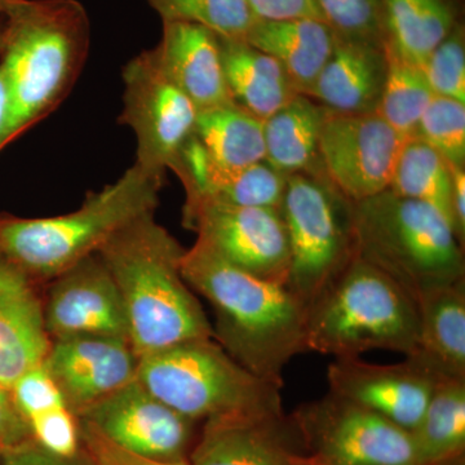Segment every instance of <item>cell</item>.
I'll use <instances>...</instances> for the list:
<instances>
[{
    "mask_svg": "<svg viewBox=\"0 0 465 465\" xmlns=\"http://www.w3.org/2000/svg\"><path fill=\"white\" fill-rule=\"evenodd\" d=\"M460 0H381L382 45L423 65L461 23Z\"/></svg>",
    "mask_w": 465,
    "mask_h": 465,
    "instance_id": "26",
    "label": "cell"
},
{
    "mask_svg": "<svg viewBox=\"0 0 465 465\" xmlns=\"http://www.w3.org/2000/svg\"><path fill=\"white\" fill-rule=\"evenodd\" d=\"M305 448L292 415L255 412L208 419L191 465H304Z\"/></svg>",
    "mask_w": 465,
    "mask_h": 465,
    "instance_id": "16",
    "label": "cell"
},
{
    "mask_svg": "<svg viewBox=\"0 0 465 465\" xmlns=\"http://www.w3.org/2000/svg\"><path fill=\"white\" fill-rule=\"evenodd\" d=\"M436 96L465 104V27L459 23L421 65Z\"/></svg>",
    "mask_w": 465,
    "mask_h": 465,
    "instance_id": "33",
    "label": "cell"
},
{
    "mask_svg": "<svg viewBox=\"0 0 465 465\" xmlns=\"http://www.w3.org/2000/svg\"><path fill=\"white\" fill-rule=\"evenodd\" d=\"M171 170L182 180L186 200L281 208L286 191V174L265 161L242 168L217 166L194 136L186 143Z\"/></svg>",
    "mask_w": 465,
    "mask_h": 465,
    "instance_id": "19",
    "label": "cell"
},
{
    "mask_svg": "<svg viewBox=\"0 0 465 465\" xmlns=\"http://www.w3.org/2000/svg\"><path fill=\"white\" fill-rule=\"evenodd\" d=\"M384 52L387 75L376 113L397 133L411 139L434 94L420 66L388 45H384Z\"/></svg>",
    "mask_w": 465,
    "mask_h": 465,
    "instance_id": "30",
    "label": "cell"
},
{
    "mask_svg": "<svg viewBox=\"0 0 465 465\" xmlns=\"http://www.w3.org/2000/svg\"><path fill=\"white\" fill-rule=\"evenodd\" d=\"M183 280L210 302L215 341L244 369L283 387L284 367L307 349V309L282 283L262 280L203 242L185 250Z\"/></svg>",
    "mask_w": 465,
    "mask_h": 465,
    "instance_id": "1",
    "label": "cell"
},
{
    "mask_svg": "<svg viewBox=\"0 0 465 465\" xmlns=\"http://www.w3.org/2000/svg\"><path fill=\"white\" fill-rule=\"evenodd\" d=\"M163 23L204 27L223 41H246L256 18L247 0H148Z\"/></svg>",
    "mask_w": 465,
    "mask_h": 465,
    "instance_id": "31",
    "label": "cell"
},
{
    "mask_svg": "<svg viewBox=\"0 0 465 465\" xmlns=\"http://www.w3.org/2000/svg\"><path fill=\"white\" fill-rule=\"evenodd\" d=\"M406 137L378 113H327L320 142L321 167L336 191L351 203L390 189Z\"/></svg>",
    "mask_w": 465,
    "mask_h": 465,
    "instance_id": "12",
    "label": "cell"
},
{
    "mask_svg": "<svg viewBox=\"0 0 465 465\" xmlns=\"http://www.w3.org/2000/svg\"><path fill=\"white\" fill-rule=\"evenodd\" d=\"M388 191L433 207L457 235L451 166L418 137L407 140L403 146Z\"/></svg>",
    "mask_w": 465,
    "mask_h": 465,
    "instance_id": "29",
    "label": "cell"
},
{
    "mask_svg": "<svg viewBox=\"0 0 465 465\" xmlns=\"http://www.w3.org/2000/svg\"><path fill=\"white\" fill-rule=\"evenodd\" d=\"M33 440L43 449L63 458H74L79 454L81 433L78 418L69 407L51 410L27 421Z\"/></svg>",
    "mask_w": 465,
    "mask_h": 465,
    "instance_id": "35",
    "label": "cell"
},
{
    "mask_svg": "<svg viewBox=\"0 0 465 465\" xmlns=\"http://www.w3.org/2000/svg\"><path fill=\"white\" fill-rule=\"evenodd\" d=\"M88 50L90 20L78 0H20L5 14L0 63L8 115L0 152L65 101Z\"/></svg>",
    "mask_w": 465,
    "mask_h": 465,
    "instance_id": "2",
    "label": "cell"
},
{
    "mask_svg": "<svg viewBox=\"0 0 465 465\" xmlns=\"http://www.w3.org/2000/svg\"><path fill=\"white\" fill-rule=\"evenodd\" d=\"M183 225L231 264L286 286L290 249L281 208L186 200Z\"/></svg>",
    "mask_w": 465,
    "mask_h": 465,
    "instance_id": "11",
    "label": "cell"
},
{
    "mask_svg": "<svg viewBox=\"0 0 465 465\" xmlns=\"http://www.w3.org/2000/svg\"><path fill=\"white\" fill-rule=\"evenodd\" d=\"M33 281L0 253V387L43 365L51 348L43 298Z\"/></svg>",
    "mask_w": 465,
    "mask_h": 465,
    "instance_id": "18",
    "label": "cell"
},
{
    "mask_svg": "<svg viewBox=\"0 0 465 465\" xmlns=\"http://www.w3.org/2000/svg\"><path fill=\"white\" fill-rule=\"evenodd\" d=\"M139 358L130 341L79 336L52 341L43 366L70 411L79 418L137 378Z\"/></svg>",
    "mask_w": 465,
    "mask_h": 465,
    "instance_id": "17",
    "label": "cell"
},
{
    "mask_svg": "<svg viewBox=\"0 0 465 465\" xmlns=\"http://www.w3.org/2000/svg\"><path fill=\"white\" fill-rule=\"evenodd\" d=\"M0 465H96L85 454L74 458H63L52 454L32 440L16 448L0 452Z\"/></svg>",
    "mask_w": 465,
    "mask_h": 465,
    "instance_id": "40",
    "label": "cell"
},
{
    "mask_svg": "<svg viewBox=\"0 0 465 465\" xmlns=\"http://www.w3.org/2000/svg\"><path fill=\"white\" fill-rule=\"evenodd\" d=\"M78 419L119 448L157 459L185 458L195 423L155 399L137 378Z\"/></svg>",
    "mask_w": 465,
    "mask_h": 465,
    "instance_id": "15",
    "label": "cell"
},
{
    "mask_svg": "<svg viewBox=\"0 0 465 465\" xmlns=\"http://www.w3.org/2000/svg\"><path fill=\"white\" fill-rule=\"evenodd\" d=\"M452 203H454L457 237L464 247L465 240V170L464 167H451Z\"/></svg>",
    "mask_w": 465,
    "mask_h": 465,
    "instance_id": "41",
    "label": "cell"
},
{
    "mask_svg": "<svg viewBox=\"0 0 465 465\" xmlns=\"http://www.w3.org/2000/svg\"><path fill=\"white\" fill-rule=\"evenodd\" d=\"M256 20H323L318 0H247Z\"/></svg>",
    "mask_w": 465,
    "mask_h": 465,
    "instance_id": "38",
    "label": "cell"
},
{
    "mask_svg": "<svg viewBox=\"0 0 465 465\" xmlns=\"http://www.w3.org/2000/svg\"><path fill=\"white\" fill-rule=\"evenodd\" d=\"M154 213L134 220L97 253L124 299L137 358L180 342L215 339L200 300L183 280L185 250Z\"/></svg>",
    "mask_w": 465,
    "mask_h": 465,
    "instance_id": "3",
    "label": "cell"
},
{
    "mask_svg": "<svg viewBox=\"0 0 465 465\" xmlns=\"http://www.w3.org/2000/svg\"><path fill=\"white\" fill-rule=\"evenodd\" d=\"M437 465H464V457L455 459V460L448 461V463L437 464Z\"/></svg>",
    "mask_w": 465,
    "mask_h": 465,
    "instance_id": "44",
    "label": "cell"
},
{
    "mask_svg": "<svg viewBox=\"0 0 465 465\" xmlns=\"http://www.w3.org/2000/svg\"><path fill=\"white\" fill-rule=\"evenodd\" d=\"M9 391L26 423L34 416L66 406L63 394L43 365L33 367L21 375Z\"/></svg>",
    "mask_w": 465,
    "mask_h": 465,
    "instance_id": "36",
    "label": "cell"
},
{
    "mask_svg": "<svg viewBox=\"0 0 465 465\" xmlns=\"http://www.w3.org/2000/svg\"><path fill=\"white\" fill-rule=\"evenodd\" d=\"M32 440L29 425L18 412L11 391L0 387V452Z\"/></svg>",
    "mask_w": 465,
    "mask_h": 465,
    "instance_id": "39",
    "label": "cell"
},
{
    "mask_svg": "<svg viewBox=\"0 0 465 465\" xmlns=\"http://www.w3.org/2000/svg\"><path fill=\"white\" fill-rule=\"evenodd\" d=\"M418 341L415 300L358 256L308 308V351L336 360L384 349L407 357Z\"/></svg>",
    "mask_w": 465,
    "mask_h": 465,
    "instance_id": "6",
    "label": "cell"
},
{
    "mask_svg": "<svg viewBox=\"0 0 465 465\" xmlns=\"http://www.w3.org/2000/svg\"><path fill=\"white\" fill-rule=\"evenodd\" d=\"M414 137L439 153L451 167H465V104L434 94Z\"/></svg>",
    "mask_w": 465,
    "mask_h": 465,
    "instance_id": "32",
    "label": "cell"
},
{
    "mask_svg": "<svg viewBox=\"0 0 465 465\" xmlns=\"http://www.w3.org/2000/svg\"><path fill=\"white\" fill-rule=\"evenodd\" d=\"M329 110L296 94L264 121L265 162L281 173H322L320 142Z\"/></svg>",
    "mask_w": 465,
    "mask_h": 465,
    "instance_id": "25",
    "label": "cell"
},
{
    "mask_svg": "<svg viewBox=\"0 0 465 465\" xmlns=\"http://www.w3.org/2000/svg\"><path fill=\"white\" fill-rule=\"evenodd\" d=\"M137 381L193 421L283 411L282 387L244 369L215 339L180 342L139 357Z\"/></svg>",
    "mask_w": 465,
    "mask_h": 465,
    "instance_id": "7",
    "label": "cell"
},
{
    "mask_svg": "<svg viewBox=\"0 0 465 465\" xmlns=\"http://www.w3.org/2000/svg\"><path fill=\"white\" fill-rule=\"evenodd\" d=\"M411 434L424 465L464 457L465 379H440Z\"/></svg>",
    "mask_w": 465,
    "mask_h": 465,
    "instance_id": "28",
    "label": "cell"
},
{
    "mask_svg": "<svg viewBox=\"0 0 465 465\" xmlns=\"http://www.w3.org/2000/svg\"><path fill=\"white\" fill-rule=\"evenodd\" d=\"M418 356L394 365H374L357 358H336L327 369L329 391L366 407L414 432L440 379Z\"/></svg>",
    "mask_w": 465,
    "mask_h": 465,
    "instance_id": "13",
    "label": "cell"
},
{
    "mask_svg": "<svg viewBox=\"0 0 465 465\" xmlns=\"http://www.w3.org/2000/svg\"><path fill=\"white\" fill-rule=\"evenodd\" d=\"M324 23L339 38L382 45L381 0H318Z\"/></svg>",
    "mask_w": 465,
    "mask_h": 465,
    "instance_id": "34",
    "label": "cell"
},
{
    "mask_svg": "<svg viewBox=\"0 0 465 465\" xmlns=\"http://www.w3.org/2000/svg\"><path fill=\"white\" fill-rule=\"evenodd\" d=\"M124 110L119 124L136 139L134 164L164 179L194 136L198 109L159 67L153 50L128 61L122 72Z\"/></svg>",
    "mask_w": 465,
    "mask_h": 465,
    "instance_id": "10",
    "label": "cell"
},
{
    "mask_svg": "<svg viewBox=\"0 0 465 465\" xmlns=\"http://www.w3.org/2000/svg\"><path fill=\"white\" fill-rule=\"evenodd\" d=\"M246 42L282 65L299 94L308 96L335 45V33L324 21L256 20Z\"/></svg>",
    "mask_w": 465,
    "mask_h": 465,
    "instance_id": "22",
    "label": "cell"
},
{
    "mask_svg": "<svg viewBox=\"0 0 465 465\" xmlns=\"http://www.w3.org/2000/svg\"><path fill=\"white\" fill-rule=\"evenodd\" d=\"M18 2L20 0H0V14H7L9 9L17 5Z\"/></svg>",
    "mask_w": 465,
    "mask_h": 465,
    "instance_id": "43",
    "label": "cell"
},
{
    "mask_svg": "<svg viewBox=\"0 0 465 465\" xmlns=\"http://www.w3.org/2000/svg\"><path fill=\"white\" fill-rule=\"evenodd\" d=\"M219 41L232 103L265 121L299 94L286 70L273 57L246 41Z\"/></svg>",
    "mask_w": 465,
    "mask_h": 465,
    "instance_id": "24",
    "label": "cell"
},
{
    "mask_svg": "<svg viewBox=\"0 0 465 465\" xmlns=\"http://www.w3.org/2000/svg\"><path fill=\"white\" fill-rule=\"evenodd\" d=\"M153 54L164 74L198 112L232 101L220 41L210 30L188 23H163V35Z\"/></svg>",
    "mask_w": 465,
    "mask_h": 465,
    "instance_id": "20",
    "label": "cell"
},
{
    "mask_svg": "<svg viewBox=\"0 0 465 465\" xmlns=\"http://www.w3.org/2000/svg\"><path fill=\"white\" fill-rule=\"evenodd\" d=\"M291 415L304 465H424L411 432L331 391Z\"/></svg>",
    "mask_w": 465,
    "mask_h": 465,
    "instance_id": "9",
    "label": "cell"
},
{
    "mask_svg": "<svg viewBox=\"0 0 465 465\" xmlns=\"http://www.w3.org/2000/svg\"><path fill=\"white\" fill-rule=\"evenodd\" d=\"M81 442H84L85 454L96 465H191L188 459H157L134 454L114 445L97 432L91 424L79 420Z\"/></svg>",
    "mask_w": 465,
    "mask_h": 465,
    "instance_id": "37",
    "label": "cell"
},
{
    "mask_svg": "<svg viewBox=\"0 0 465 465\" xmlns=\"http://www.w3.org/2000/svg\"><path fill=\"white\" fill-rule=\"evenodd\" d=\"M356 256L391 278L415 302L465 278L464 247L445 217L391 191L351 204Z\"/></svg>",
    "mask_w": 465,
    "mask_h": 465,
    "instance_id": "5",
    "label": "cell"
},
{
    "mask_svg": "<svg viewBox=\"0 0 465 465\" xmlns=\"http://www.w3.org/2000/svg\"><path fill=\"white\" fill-rule=\"evenodd\" d=\"M47 284L43 311L51 341L79 336L130 341L124 299L99 255L84 259Z\"/></svg>",
    "mask_w": 465,
    "mask_h": 465,
    "instance_id": "14",
    "label": "cell"
},
{
    "mask_svg": "<svg viewBox=\"0 0 465 465\" xmlns=\"http://www.w3.org/2000/svg\"><path fill=\"white\" fill-rule=\"evenodd\" d=\"M194 137L217 166L242 168L265 161L264 121L232 101L200 110Z\"/></svg>",
    "mask_w": 465,
    "mask_h": 465,
    "instance_id": "27",
    "label": "cell"
},
{
    "mask_svg": "<svg viewBox=\"0 0 465 465\" xmlns=\"http://www.w3.org/2000/svg\"><path fill=\"white\" fill-rule=\"evenodd\" d=\"M387 75L384 45L335 35L331 56L308 94L335 114H371Z\"/></svg>",
    "mask_w": 465,
    "mask_h": 465,
    "instance_id": "21",
    "label": "cell"
},
{
    "mask_svg": "<svg viewBox=\"0 0 465 465\" xmlns=\"http://www.w3.org/2000/svg\"><path fill=\"white\" fill-rule=\"evenodd\" d=\"M416 304L419 341L414 356L440 375L465 379V278L425 291Z\"/></svg>",
    "mask_w": 465,
    "mask_h": 465,
    "instance_id": "23",
    "label": "cell"
},
{
    "mask_svg": "<svg viewBox=\"0 0 465 465\" xmlns=\"http://www.w3.org/2000/svg\"><path fill=\"white\" fill-rule=\"evenodd\" d=\"M163 179L133 164L118 180L90 192L65 215L0 217V253L36 283H47L99 251L128 224L155 213Z\"/></svg>",
    "mask_w": 465,
    "mask_h": 465,
    "instance_id": "4",
    "label": "cell"
},
{
    "mask_svg": "<svg viewBox=\"0 0 465 465\" xmlns=\"http://www.w3.org/2000/svg\"><path fill=\"white\" fill-rule=\"evenodd\" d=\"M351 204L323 173L287 176L281 204L290 249L286 287L307 312L356 256Z\"/></svg>",
    "mask_w": 465,
    "mask_h": 465,
    "instance_id": "8",
    "label": "cell"
},
{
    "mask_svg": "<svg viewBox=\"0 0 465 465\" xmlns=\"http://www.w3.org/2000/svg\"><path fill=\"white\" fill-rule=\"evenodd\" d=\"M3 25H5V14H0V41H2ZM8 115V94L5 87V75H3L2 63H0V136L5 130Z\"/></svg>",
    "mask_w": 465,
    "mask_h": 465,
    "instance_id": "42",
    "label": "cell"
}]
</instances>
